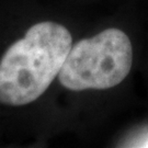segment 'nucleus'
<instances>
[{"instance_id": "obj_1", "label": "nucleus", "mask_w": 148, "mask_h": 148, "mask_svg": "<svg viewBox=\"0 0 148 148\" xmlns=\"http://www.w3.org/2000/svg\"><path fill=\"white\" fill-rule=\"evenodd\" d=\"M71 46L69 31L56 22L30 27L0 60V103L21 106L37 100L58 76Z\"/></svg>"}, {"instance_id": "obj_2", "label": "nucleus", "mask_w": 148, "mask_h": 148, "mask_svg": "<svg viewBox=\"0 0 148 148\" xmlns=\"http://www.w3.org/2000/svg\"><path fill=\"white\" fill-rule=\"evenodd\" d=\"M132 64L133 47L128 36L111 27L71 46L58 80L71 91L110 89L126 78Z\"/></svg>"}, {"instance_id": "obj_3", "label": "nucleus", "mask_w": 148, "mask_h": 148, "mask_svg": "<svg viewBox=\"0 0 148 148\" xmlns=\"http://www.w3.org/2000/svg\"><path fill=\"white\" fill-rule=\"evenodd\" d=\"M143 147H148V139L146 140V142H145V144L143 145Z\"/></svg>"}]
</instances>
